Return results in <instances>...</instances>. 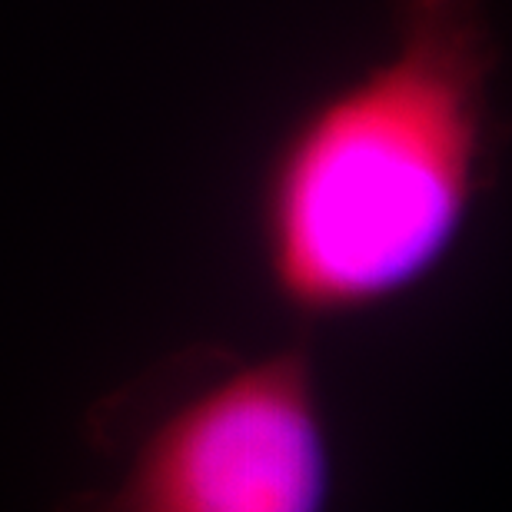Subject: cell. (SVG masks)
Wrapping results in <instances>:
<instances>
[{
    "label": "cell",
    "instance_id": "obj_1",
    "mask_svg": "<svg viewBox=\"0 0 512 512\" xmlns=\"http://www.w3.org/2000/svg\"><path fill=\"white\" fill-rule=\"evenodd\" d=\"M499 57L489 0H389L386 47L280 137L256 250L306 333L403 303L463 247L496 183Z\"/></svg>",
    "mask_w": 512,
    "mask_h": 512
},
{
    "label": "cell",
    "instance_id": "obj_2",
    "mask_svg": "<svg viewBox=\"0 0 512 512\" xmlns=\"http://www.w3.org/2000/svg\"><path fill=\"white\" fill-rule=\"evenodd\" d=\"M104 486L54 512H333L336 439L310 333L263 353L193 343L97 399Z\"/></svg>",
    "mask_w": 512,
    "mask_h": 512
}]
</instances>
